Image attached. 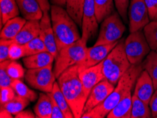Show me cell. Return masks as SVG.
Instances as JSON below:
<instances>
[{"label": "cell", "mask_w": 157, "mask_h": 118, "mask_svg": "<svg viewBox=\"0 0 157 118\" xmlns=\"http://www.w3.org/2000/svg\"><path fill=\"white\" fill-rule=\"evenodd\" d=\"M142 70V62L137 64H132L121 77L115 88L106 98V100L95 107L91 111L83 114L82 118H104L106 117L121 100L131 92L137 77L140 76Z\"/></svg>", "instance_id": "obj_1"}, {"label": "cell", "mask_w": 157, "mask_h": 118, "mask_svg": "<svg viewBox=\"0 0 157 118\" xmlns=\"http://www.w3.org/2000/svg\"><path fill=\"white\" fill-rule=\"evenodd\" d=\"M57 82L69 104L74 118L82 117L88 97L80 79L78 64L66 69L57 79Z\"/></svg>", "instance_id": "obj_2"}, {"label": "cell", "mask_w": 157, "mask_h": 118, "mask_svg": "<svg viewBox=\"0 0 157 118\" xmlns=\"http://www.w3.org/2000/svg\"><path fill=\"white\" fill-rule=\"evenodd\" d=\"M50 16L58 52L81 38L77 23L63 7L52 5Z\"/></svg>", "instance_id": "obj_3"}, {"label": "cell", "mask_w": 157, "mask_h": 118, "mask_svg": "<svg viewBox=\"0 0 157 118\" xmlns=\"http://www.w3.org/2000/svg\"><path fill=\"white\" fill-rule=\"evenodd\" d=\"M131 65L125 51V40L121 39L103 61L105 79L116 86L121 77Z\"/></svg>", "instance_id": "obj_4"}, {"label": "cell", "mask_w": 157, "mask_h": 118, "mask_svg": "<svg viewBox=\"0 0 157 118\" xmlns=\"http://www.w3.org/2000/svg\"><path fill=\"white\" fill-rule=\"evenodd\" d=\"M87 50V43L81 38L59 50L54 68L56 78L58 79L66 69L80 63L85 57Z\"/></svg>", "instance_id": "obj_5"}, {"label": "cell", "mask_w": 157, "mask_h": 118, "mask_svg": "<svg viewBox=\"0 0 157 118\" xmlns=\"http://www.w3.org/2000/svg\"><path fill=\"white\" fill-rule=\"evenodd\" d=\"M124 22L117 11L106 18L101 23L99 35L94 46L101 45L111 44L121 39L125 31Z\"/></svg>", "instance_id": "obj_6"}, {"label": "cell", "mask_w": 157, "mask_h": 118, "mask_svg": "<svg viewBox=\"0 0 157 118\" xmlns=\"http://www.w3.org/2000/svg\"><path fill=\"white\" fill-rule=\"evenodd\" d=\"M125 51L131 64L142 63L151 51L142 30L130 33L125 40Z\"/></svg>", "instance_id": "obj_7"}, {"label": "cell", "mask_w": 157, "mask_h": 118, "mask_svg": "<svg viewBox=\"0 0 157 118\" xmlns=\"http://www.w3.org/2000/svg\"><path fill=\"white\" fill-rule=\"evenodd\" d=\"M56 79L52 65L42 68L29 69L25 75V81L28 85L44 93L52 92Z\"/></svg>", "instance_id": "obj_8"}, {"label": "cell", "mask_w": 157, "mask_h": 118, "mask_svg": "<svg viewBox=\"0 0 157 118\" xmlns=\"http://www.w3.org/2000/svg\"><path fill=\"white\" fill-rule=\"evenodd\" d=\"M128 19L130 33L143 29L150 21L145 0H130Z\"/></svg>", "instance_id": "obj_9"}, {"label": "cell", "mask_w": 157, "mask_h": 118, "mask_svg": "<svg viewBox=\"0 0 157 118\" xmlns=\"http://www.w3.org/2000/svg\"><path fill=\"white\" fill-rule=\"evenodd\" d=\"M98 21L95 12L94 0H85L82 12L81 39L87 43L98 30Z\"/></svg>", "instance_id": "obj_10"}, {"label": "cell", "mask_w": 157, "mask_h": 118, "mask_svg": "<svg viewBox=\"0 0 157 118\" xmlns=\"http://www.w3.org/2000/svg\"><path fill=\"white\" fill-rule=\"evenodd\" d=\"M119 41L120 40H118L111 44L101 45H97V46L94 45L93 47H87L86 55L84 59L78 64V69L82 70V69L89 68L90 67L95 66L103 62L107 55L110 53V52Z\"/></svg>", "instance_id": "obj_11"}, {"label": "cell", "mask_w": 157, "mask_h": 118, "mask_svg": "<svg viewBox=\"0 0 157 118\" xmlns=\"http://www.w3.org/2000/svg\"><path fill=\"white\" fill-rule=\"evenodd\" d=\"M115 86L111 83L106 79L97 83L90 93L83 109V114L91 111L95 107L104 102L106 98L111 94Z\"/></svg>", "instance_id": "obj_12"}, {"label": "cell", "mask_w": 157, "mask_h": 118, "mask_svg": "<svg viewBox=\"0 0 157 118\" xmlns=\"http://www.w3.org/2000/svg\"><path fill=\"white\" fill-rule=\"evenodd\" d=\"M79 76L85 92L88 97L92 89L105 79L103 72V62L95 66L79 70Z\"/></svg>", "instance_id": "obj_13"}, {"label": "cell", "mask_w": 157, "mask_h": 118, "mask_svg": "<svg viewBox=\"0 0 157 118\" xmlns=\"http://www.w3.org/2000/svg\"><path fill=\"white\" fill-rule=\"evenodd\" d=\"M40 37L46 45L48 52L53 55L56 58L58 54V49L52 28L51 16L49 12H44L43 16L40 20Z\"/></svg>", "instance_id": "obj_14"}, {"label": "cell", "mask_w": 157, "mask_h": 118, "mask_svg": "<svg viewBox=\"0 0 157 118\" xmlns=\"http://www.w3.org/2000/svg\"><path fill=\"white\" fill-rule=\"evenodd\" d=\"M154 90L155 89L151 76L148 72L143 69L135 82L133 94L149 104Z\"/></svg>", "instance_id": "obj_15"}, {"label": "cell", "mask_w": 157, "mask_h": 118, "mask_svg": "<svg viewBox=\"0 0 157 118\" xmlns=\"http://www.w3.org/2000/svg\"><path fill=\"white\" fill-rule=\"evenodd\" d=\"M21 15L26 21H40L44 12L37 0H16Z\"/></svg>", "instance_id": "obj_16"}, {"label": "cell", "mask_w": 157, "mask_h": 118, "mask_svg": "<svg viewBox=\"0 0 157 118\" xmlns=\"http://www.w3.org/2000/svg\"><path fill=\"white\" fill-rule=\"evenodd\" d=\"M55 57L48 51L24 57L23 62L28 69L42 68L52 65Z\"/></svg>", "instance_id": "obj_17"}, {"label": "cell", "mask_w": 157, "mask_h": 118, "mask_svg": "<svg viewBox=\"0 0 157 118\" xmlns=\"http://www.w3.org/2000/svg\"><path fill=\"white\" fill-rule=\"evenodd\" d=\"M40 21H27L13 40L21 45H25L33 38L40 36Z\"/></svg>", "instance_id": "obj_18"}, {"label": "cell", "mask_w": 157, "mask_h": 118, "mask_svg": "<svg viewBox=\"0 0 157 118\" xmlns=\"http://www.w3.org/2000/svg\"><path fill=\"white\" fill-rule=\"evenodd\" d=\"M25 19L23 17L16 16L11 18L4 24L3 28L1 30L0 37L4 40H14L16 36L22 29L23 26L26 23Z\"/></svg>", "instance_id": "obj_19"}, {"label": "cell", "mask_w": 157, "mask_h": 118, "mask_svg": "<svg viewBox=\"0 0 157 118\" xmlns=\"http://www.w3.org/2000/svg\"><path fill=\"white\" fill-rule=\"evenodd\" d=\"M131 92L121 100L107 115V118H131L132 112Z\"/></svg>", "instance_id": "obj_20"}, {"label": "cell", "mask_w": 157, "mask_h": 118, "mask_svg": "<svg viewBox=\"0 0 157 118\" xmlns=\"http://www.w3.org/2000/svg\"><path fill=\"white\" fill-rule=\"evenodd\" d=\"M40 93L33 111L38 118H52V100L48 93Z\"/></svg>", "instance_id": "obj_21"}, {"label": "cell", "mask_w": 157, "mask_h": 118, "mask_svg": "<svg viewBox=\"0 0 157 118\" xmlns=\"http://www.w3.org/2000/svg\"><path fill=\"white\" fill-rule=\"evenodd\" d=\"M0 9L2 28L7 21L18 16L20 14V10L16 0H0Z\"/></svg>", "instance_id": "obj_22"}, {"label": "cell", "mask_w": 157, "mask_h": 118, "mask_svg": "<svg viewBox=\"0 0 157 118\" xmlns=\"http://www.w3.org/2000/svg\"><path fill=\"white\" fill-rule=\"evenodd\" d=\"M97 21L101 23L104 19L111 15L114 11L113 0H94Z\"/></svg>", "instance_id": "obj_23"}, {"label": "cell", "mask_w": 157, "mask_h": 118, "mask_svg": "<svg viewBox=\"0 0 157 118\" xmlns=\"http://www.w3.org/2000/svg\"><path fill=\"white\" fill-rule=\"evenodd\" d=\"M85 0H66V9L79 27H82V12Z\"/></svg>", "instance_id": "obj_24"}, {"label": "cell", "mask_w": 157, "mask_h": 118, "mask_svg": "<svg viewBox=\"0 0 157 118\" xmlns=\"http://www.w3.org/2000/svg\"><path fill=\"white\" fill-rule=\"evenodd\" d=\"M131 118H149L151 117V112L149 104L144 103L138 97L132 96Z\"/></svg>", "instance_id": "obj_25"}, {"label": "cell", "mask_w": 157, "mask_h": 118, "mask_svg": "<svg viewBox=\"0 0 157 118\" xmlns=\"http://www.w3.org/2000/svg\"><path fill=\"white\" fill-rule=\"evenodd\" d=\"M51 93L53 96L54 100H56L59 108H61V111L63 112L64 115H65V117L74 118V115H73L72 110L71 109L69 104H68L67 100H66L65 96H64L63 93L61 91L57 81H55V83H54V87Z\"/></svg>", "instance_id": "obj_26"}, {"label": "cell", "mask_w": 157, "mask_h": 118, "mask_svg": "<svg viewBox=\"0 0 157 118\" xmlns=\"http://www.w3.org/2000/svg\"><path fill=\"white\" fill-rule=\"evenodd\" d=\"M143 69L148 72L153 81L154 89H157V52L151 50L142 62Z\"/></svg>", "instance_id": "obj_27"}, {"label": "cell", "mask_w": 157, "mask_h": 118, "mask_svg": "<svg viewBox=\"0 0 157 118\" xmlns=\"http://www.w3.org/2000/svg\"><path fill=\"white\" fill-rule=\"evenodd\" d=\"M11 86L15 91L16 95L26 98L30 102H34L38 98L37 93L25 85L21 79H13Z\"/></svg>", "instance_id": "obj_28"}, {"label": "cell", "mask_w": 157, "mask_h": 118, "mask_svg": "<svg viewBox=\"0 0 157 118\" xmlns=\"http://www.w3.org/2000/svg\"><path fill=\"white\" fill-rule=\"evenodd\" d=\"M30 101L26 98H22L21 96L16 95L12 100L9 102L1 105V108H4L11 113L13 115H16L25 109L29 105Z\"/></svg>", "instance_id": "obj_29"}, {"label": "cell", "mask_w": 157, "mask_h": 118, "mask_svg": "<svg viewBox=\"0 0 157 118\" xmlns=\"http://www.w3.org/2000/svg\"><path fill=\"white\" fill-rule=\"evenodd\" d=\"M143 33L151 50L157 49V19L151 21L144 26Z\"/></svg>", "instance_id": "obj_30"}, {"label": "cell", "mask_w": 157, "mask_h": 118, "mask_svg": "<svg viewBox=\"0 0 157 118\" xmlns=\"http://www.w3.org/2000/svg\"><path fill=\"white\" fill-rule=\"evenodd\" d=\"M24 48L25 57L48 51L46 45L40 36H37V37L33 38L30 41L25 43L24 45Z\"/></svg>", "instance_id": "obj_31"}, {"label": "cell", "mask_w": 157, "mask_h": 118, "mask_svg": "<svg viewBox=\"0 0 157 118\" xmlns=\"http://www.w3.org/2000/svg\"><path fill=\"white\" fill-rule=\"evenodd\" d=\"M7 73L12 79H22L25 78V71L22 65L16 60H10L6 67Z\"/></svg>", "instance_id": "obj_32"}, {"label": "cell", "mask_w": 157, "mask_h": 118, "mask_svg": "<svg viewBox=\"0 0 157 118\" xmlns=\"http://www.w3.org/2000/svg\"><path fill=\"white\" fill-rule=\"evenodd\" d=\"M113 1L118 13L119 14L123 22L125 23H128L129 22L128 10H129L130 0H113Z\"/></svg>", "instance_id": "obj_33"}, {"label": "cell", "mask_w": 157, "mask_h": 118, "mask_svg": "<svg viewBox=\"0 0 157 118\" xmlns=\"http://www.w3.org/2000/svg\"><path fill=\"white\" fill-rule=\"evenodd\" d=\"M9 59L18 60L25 57L24 45H21L15 41L12 43L9 47Z\"/></svg>", "instance_id": "obj_34"}, {"label": "cell", "mask_w": 157, "mask_h": 118, "mask_svg": "<svg viewBox=\"0 0 157 118\" xmlns=\"http://www.w3.org/2000/svg\"><path fill=\"white\" fill-rule=\"evenodd\" d=\"M10 60L11 59H8L2 62L0 64V88L11 86V82H12L13 79L9 76L6 71V67Z\"/></svg>", "instance_id": "obj_35"}, {"label": "cell", "mask_w": 157, "mask_h": 118, "mask_svg": "<svg viewBox=\"0 0 157 118\" xmlns=\"http://www.w3.org/2000/svg\"><path fill=\"white\" fill-rule=\"evenodd\" d=\"M16 92L11 86L0 88V103L1 105L11 100L16 96Z\"/></svg>", "instance_id": "obj_36"}, {"label": "cell", "mask_w": 157, "mask_h": 118, "mask_svg": "<svg viewBox=\"0 0 157 118\" xmlns=\"http://www.w3.org/2000/svg\"><path fill=\"white\" fill-rule=\"evenodd\" d=\"M13 41V40L1 39V41H0V61L1 62L9 59V47Z\"/></svg>", "instance_id": "obj_37"}, {"label": "cell", "mask_w": 157, "mask_h": 118, "mask_svg": "<svg viewBox=\"0 0 157 118\" xmlns=\"http://www.w3.org/2000/svg\"><path fill=\"white\" fill-rule=\"evenodd\" d=\"M150 21L157 19V0H145Z\"/></svg>", "instance_id": "obj_38"}, {"label": "cell", "mask_w": 157, "mask_h": 118, "mask_svg": "<svg viewBox=\"0 0 157 118\" xmlns=\"http://www.w3.org/2000/svg\"><path fill=\"white\" fill-rule=\"evenodd\" d=\"M49 95L50 96L51 100H52V118H66L65 115L61 111V108L57 104L56 100H54L53 96L51 93H48Z\"/></svg>", "instance_id": "obj_39"}, {"label": "cell", "mask_w": 157, "mask_h": 118, "mask_svg": "<svg viewBox=\"0 0 157 118\" xmlns=\"http://www.w3.org/2000/svg\"><path fill=\"white\" fill-rule=\"evenodd\" d=\"M151 112V117H157V89L154 91L149 103Z\"/></svg>", "instance_id": "obj_40"}, {"label": "cell", "mask_w": 157, "mask_h": 118, "mask_svg": "<svg viewBox=\"0 0 157 118\" xmlns=\"http://www.w3.org/2000/svg\"><path fill=\"white\" fill-rule=\"evenodd\" d=\"M16 118H35L36 115L31 110H23L21 111L17 115H15Z\"/></svg>", "instance_id": "obj_41"}, {"label": "cell", "mask_w": 157, "mask_h": 118, "mask_svg": "<svg viewBox=\"0 0 157 118\" xmlns=\"http://www.w3.org/2000/svg\"><path fill=\"white\" fill-rule=\"evenodd\" d=\"M38 3L41 6L43 12H49L51 9V6L49 0H37Z\"/></svg>", "instance_id": "obj_42"}, {"label": "cell", "mask_w": 157, "mask_h": 118, "mask_svg": "<svg viewBox=\"0 0 157 118\" xmlns=\"http://www.w3.org/2000/svg\"><path fill=\"white\" fill-rule=\"evenodd\" d=\"M13 115L11 113L9 112L8 110L6 109H4V108H1L0 110V117L2 118H12Z\"/></svg>", "instance_id": "obj_43"}, {"label": "cell", "mask_w": 157, "mask_h": 118, "mask_svg": "<svg viewBox=\"0 0 157 118\" xmlns=\"http://www.w3.org/2000/svg\"><path fill=\"white\" fill-rule=\"evenodd\" d=\"M52 5H56L62 7H66V0H50Z\"/></svg>", "instance_id": "obj_44"}, {"label": "cell", "mask_w": 157, "mask_h": 118, "mask_svg": "<svg viewBox=\"0 0 157 118\" xmlns=\"http://www.w3.org/2000/svg\"><path fill=\"white\" fill-rule=\"evenodd\" d=\"M155 51H156V52H157V49H156V50H155Z\"/></svg>", "instance_id": "obj_45"}]
</instances>
